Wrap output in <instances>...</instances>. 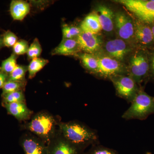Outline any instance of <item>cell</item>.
I'll list each match as a JSON object with an SVG mask.
<instances>
[{
    "mask_svg": "<svg viewBox=\"0 0 154 154\" xmlns=\"http://www.w3.org/2000/svg\"><path fill=\"white\" fill-rule=\"evenodd\" d=\"M58 129L68 140L84 151L89 146L100 143L96 130L78 120L60 122Z\"/></svg>",
    "mask_w": 154,
    "mask_h": 154,
    "instance_id": "6da1fadb",
    "label": "cell"
},
{
    "mask_svg": "<svg viewBox=\"0 0 154 154\" xmlns=\"http://www.w3.org/2000/svg\"><path fill=\"white\" fill-rule=\"evenodd\" d=\"M29 120L23 125V129L38 137L47 145L57 132L60 122L45 110L32 116Z\"/></svg>",
    "mask_w": 154,
    "mask_h": 154,
    "instance_id": "7a4b0ae2",
    "label": "cell"
},
{
    "mask_svg": "<svg viewBox=\"0 0 154 154\" xmlns=\"http://www.w3.org/2000/svg\"><path fill=\"white\" fill-rule=\"evenodd\" d=\"M150 65L148 50L137 48L130 58L127 75L140 87L143 83L148 82Z\"/></svg>",
    "mask_w": 154,
    "mask_h": 154,
    "instance_id": "3957f363",
    "label": "cell"
},
{
    "mask_svg": "<svg viewBox=\"0 0 154 154\" xmlns=\"http://www.w3.org/2000/svg\"><path fill=\"white\" fill-rule=\"evenodd\" d=\"M131 105L122 114V118L126 120H143L154 114V97L149 96L144 90L140 89Z\"/></svg>",
    "mask_w": 154,
    "mask_h": 154,
    "instance_id": "277c9868",
    "label": "cell"
},
{
    "mask_svg": "<svg viewBox=\"0 0 154 154\" xmlns=\"http://www.w3.org/2000/svg\"><path fill=\"white\" fill-rule=\"evenodd\" d=\"M132 13L137 19L150 24L154 21V1L120 0L117 1Z\"/></svg>",
    "mask_w": 154,
    "mask_h": 154,
    "instance_id": "5b68a950",
    "label": "cell"
},
{
    "mask_svg": "<svg viewBox=\"0 0 154 154\" xmlns=\"http://www.w3.org/2000/svg\"><path fill=\"white\" fill-rule=\"evenodd\" d=\"M110 80L115 87L117 96L131 103L142 87L138 85L131 77L126 75H116Z\"/></svg>",
    "mask_w": 154,
    "mask_h": 154,
    "instance_id": "8992f818",
    "label": "cell"
},
{
    "mask_svg": "<svg viewBox=\"0 0 154 154\" xmlns=\"http://www.w3.org/2000/svg\"><path fill=\"white\" fill-rule=\"evenodd\" d=\"M114 29L119 38L128 43L134 42V21L124 12L119 11L115 13Z\"/></svg>",
    "mask_w": 154,
    "mask_h": 154,
    "instance_id": "52a82bcc",
    "label": "cell"
},
{
    "mask_svg": "<svg viewBox=\"0 0 154 154\" xmlns=\"http://www.w3.org/2000/svg\"><path fill=\"white\" fill-rule=\"evenodd\" d=\"M48 154H84L85 151L70 142L59 129L47 144Z\"/></svg>",
    "mask_w": 154,
    "mask_h": 154,
    "instance_id": "ba28073f",
    "label": "cell"
},
{
    "mask_svg": "<svg viewBox=\"0 0 154 154\" xmlns=\"http://www.w3.org/2000/svg\"><path fill=\"white\" fill-rule=\"evenodd\" d=\"M99 67L96 74L104 79H110L118 75H125L126 71L122 63L108 56L97 57Z\"/></svg>",
    "mask_w": 154,
    "mask_h": 154,
    "instance_id": "9c48e42d",
    "label": "cell"
},
{
    "mask_svg": "<svg viewBox=\"0 0 154 154\" xmlns=\"http://www.w3.org/2000/svg\"><path fill=\"white\" fill-rule=\"evenodd\" d=\"M134 23V43L137 48L148 50L154 45V40L150 25L136 19Z\"/></svg>",
    "mask_w": 154,
    "mask_h": 154,
    "instance_id": "30bf717a",
    "label": "cell"
},
{
    "mask_svg": "<svg viewBox=\"0 0 154 154\" xmlns=\"http://www.w3.org/2000/svg\"><path fill=\"white\" fill-rule=\"evenodd\" d=\"M20 143L25 154H48L47 145L28 131L21 137Z\"/></svg>",
    "mask_w": 154,
    "mask_h": 154,
    "instance_id": "8fae6325",
    "label": "cell"
},
{
    "mask_svg": "<svg viewBox=\"0 0 154 154\" xmlns=\"http://www.w3.org/2000/svg\"><path fill=\"white\" fill-rule=\"evenodd\" d=\"M105 50L107 56L122 63L132 52V48L126 41L118 38L107 42Z\"/></svg>",
    "mask_w": 154,
    "mask_h": 154,
    "instance_id": "7c38bea8",
    "label": "cell"
},
{
    "mask_svg": "<svg viewBox=\"0 0 154 154\" xmlns=\"http://www.w3.org/2000/svg\"><path fill=\"white\" fill-rule=\"evenodd\" d=\"M81 51L93 54L98 51L101 46V41L97 34L82 31L76 38Z\"/></svg>",
    "mask_w": 154,
    "mask_h": 154,
    "instance_id": "4fadbf2b",
    "label": "cell"
},
{
    "mask_svg": "<svg viewBox=\"0 0 154 154\" xmlns=\"http://www.w3.org/2000/svg\"><path fill=\"white\" fill-rule=\"evenodd\" d=\"M96 12L102 30L105 32H111L114 29L115 14L107 6L99 5L96 7Z\"/></svg>",
    "mask_w": 154,
    "mask_h": 154,
    "instance_id": "5bb4252c",
    "label": "cell"
},
{
    "mask_svg": "<svg viewBox=\"0 0 154 154\" xmlns=\"http://www.w3.org/2000/svg\"><path fill=\"white\" fill-rule=\"evenodd\" d=\"M8 114L14 116L19 121L29 120L33 112L28 108L25 102H18L3 105Z\"/></svg>",
    "mask_w": 154,
    "mask_h": 154,
    "instance_id": "9a60e30c",
    "label": "cell"
},
{
    "mask_svg": "<svg viewBox=\"0 0 154 154\" xmlns=\"http://www.w3.org/2000/svg\"><path fill=\"white\" fill-rule=\"evenodd\" d=\"M81 51L76 38L64 39L51 52L52 55H76Z\"/></svg>",
    "mask_w": 154,
    "mask_h": 154,
    "instance_id": "2e32d148",
    "label": "cell"
},
{
    "mask_svg": "<svg viewBox=\"0 0 154 154\" xmlns=\"http://www.w3.org/2000/svg\"><path fill=\"white\" fill-rule=\"evenodd\" d=\"M30 4L22 0H14L11 2L10 12L14 20L22 21L30 12Z\"/></svg>",
    "mask_w": 154,
    "mask_h": 154,
    "instance_id": "e0dca14e",
    "label": "cell"
},
{
    "mask_svg": "<svg viewBox=\"0 0 154 154\" xmlns=\"http://www.w3.org/2000/svg\"><path fill=\"white\" fill-rule=\"evenodd\" d=\"M80 28L84 32L97 34L102 30L98 15L96 12L88 14L83 20Z\"/></svg>",
    "mask_w": 154,
    "mask_h": 154,
    "instance_id": "ac0fdd59",
    "label": "cell"
},
{
    "mask_svg": "<svg viewBox=\"0 0 154 154\" xmlns=\"http://www.w3.org/2000/svg\"><path fill=\"white\" fill-rule=\"evenodd\" d=\"M83 66L88 70L94 74H97L99 67L97 57L91 54L84 53L78 54Z\"/></svg>",
    "mask_w": 154,
    "mask_h": 154,
    "instance_id": "d6986e66",
    "label": "cell"
},
{
    "mask_svg": "<svg viewBox=\"0 0 154 154\" xmlns=\"http://www.w3.org/2000/svg\"><path fill=\"white\" fill-rule=\"evenodd\" d=\"M48 63V60L40 58H36L32 60L28 66L29 79L34 78L36 73L42 69Z\"/></svg>",
    "mask_w": 154,
    "mask_h": 154,
    "instance_id": "ffe728a7",
    "label": "cell"
},
{
    "mask_svg": "<svg viewBox=\"0 0 154 154\" xmlns=\"http://www.w3.org/2000/svg\"><path fill=\"white\" fill-rule=\"evenodd\" d=\"M27 84L26 81L22 82L7 81L2 88V96L5 94L19 91H24Z\"/></svg>",
    "mask_w": 154,
    "mask_h": 154,
    "instance_id": "44dd1931",
    "label": "cell"
},
{
    "mask_svg": "<svg viewBox=\"0 0 154 154\" xmlns=\"http://www.w3.org/2000/svg\"><path fill=\"white\" fill-rule=\"evenodd\" d=\"M2 96L3 105L15 102H25V96L23 91H15Z\"/></svg>",
    "mask_w": 154,
    "mask_h": 154,
    "instance_id": "7402d4cb",
    "label": "cell"
},
{
    "mask_svg": "<svg viewBox=\"0 0 154 154\" xmlns=\"http://www.w3.org/2000/svg\"><path fill=\"white\" fill-rule=\"evenodd\" d=\"M28 71V67L25 66L18 65L8 75V81H25V76Z\"/></svg>",
    "mask_w": 154,
    "mask_h": 154,
    "instance_id": "603a6c76",
    "label": "cell"
},
{
    "mask_svg": "<svg viewBox=\"0 0 154 154\" xmlns=\"http://www.w3.org/2000/svg\"><path fill=\"white\" fill-rule=\"evenodd\" d=\"M17 55L13 53L8 58L3 61L1 71L9 75L17 66Z\"/></svg>",
    "mask_w": 154,
    "mask_h": 154,
    "instance_id": "cb8c5ba5",
    "label": "cell"
},
{
    "mask_svg": "<svg viewBox=\"0 0 154 154\" xmlns=\"http://www.w3.org/2000/svg\"><path fill=\"white\" fill-rule=\"evenodd\" d=\"M63 38L71 39L76 38L82 32L80 27L64 25L62 27Z\"/></svg>",
    "mask_w": 154,
    "mask_h": 154,
    "instance_id": "d4e9b609",
    "label": "cell"
},
{
    "mask_svg": "<svg viewBox=\"0 0 154 154\" xmlns=\"http://www.w3.org/2000/svg\"><path fill=\"white\" fill-rule=\"evenodd\" d=\"M42 51L41 45L37 38H35L28 48L27 54L29 59L32 60L40 56Z\"/></svg>",
    "mask_w": 154,
    "mask_h": 154,
    "instance_id": "484cf974",
    "label": "cell"
},
{
    "mask_svg": "<svg viewBox=\"0 0 154 154\" xmlns=\"http://www.w3.org/2000/svg\"><path fill=\"white\" fill-rule=\"evenodd\" d=\"M84 154H119L113 149L104 146L100 143L91 146L90 149Z\"/></svg>",
    "mask_w": 154,
    "mask_h": 154,
    "instance_id": "4316f807",
    "label": "cell"
},
{
    "mask_svg": "<svg viewBox=\"0 0 154 154\" xmlns=\"http://www.w3.org/2000/svg\"><path fill=\"white\" fill-rule=\"evenodd\" d=\"M3 41L4 46L7 47H14L18 42V38L13 32L8 30L3 35Z\"/></svg>",
    "mask_w": 154,
    "mask_h": 154,
    "instance_id": "83f0119b",
    "label": "cell"
},
{
    "mask_svg": "<svg viewBox=\"0 0 154 154\" xmlns=\"http://www.w3.org/2000/svg\"><path fill=\"white\" fill-rule=\"evenodd\" d=\"M29 47L28 42L21 39L18 41L13 47L14 53L17 55H23L27 54Z\"/></svg>",
    "mask_w": 154,
    "mask_h": 154,
    "instance_id": "f1b7e54d",
    "label": "cell"
},
{
    "mask_svg": "<svg viewBox=\"0 0 154 154\" xmlns=\"http://www.w3.org/2000/svg\"><path fill=\"white\" fill-rule=\"evenodd\" d=\"M152 50L151 52L149 51L150 70L149 81H154V48Z\"/></svg>",
    "mask_w": 154,
    "mask_h": 154,
    "instance_id": "f546056e",
    "label": "cell"
},
{
    "mask_svg": "<svg viewBox=\"0 0 154 154\" xmlns=\"http://www.w3.org/2000/svg\"><path fill=\"white\" fill-rule=\"evenodd\" d=\"M8 75L0 71V88H2L6 82L8 81Z\"/></svg>",
    "mask_w": 154,
    "mask_h": 154,
    "instance_id": "4dcf8cb0",
    "label": "cell"
},
{
    "mask_svg": "<svg viewBox=\"0 0 154 154\" xmlns=\"http://www.w3.org/2000/svg\"><path fill=\"white\" fill-rule=\"evenodd\" d=\"M151 28L152 33L153 37L154 40V21L151 24H150Z\"/></svg>",
    "mask_w": 154,
    "mask_h": 154,
    "instance_id": "1f68e13d",
    "label": "cell"
},
{
    "mask_svg": "<svg viewBox=\"0 0 154 154\" xmlns=\"http://www.w3.org/2000/svg\"><path fill=\"white\" fill-rule=\"evenodd\" d=\"M4 46L3 44V37L2 36L0 35V49Z\"/></svg>",
    "mask_w": 154,
    "mask_h": 154,
    "instance_id": "d6a6232c",
    "label": "cell"
},
{
    "mask_svg": "<svg viewBox=\"0 0 154 154\" xmlns=\"http://www.w3.org/2000/svg\"></svg>",
    "mask_w": 154,
    "mask_h": 154,
    "instance_id": "836d02e7",
    "label": "cell"
}]
</instances>
